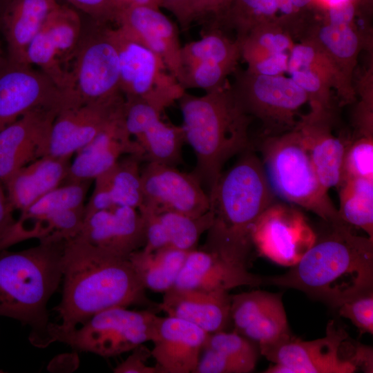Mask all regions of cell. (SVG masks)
<instances>
[{
    "instance_id": "31",
    "label": "cell",
    "mask_w": 373,
    "mask_h": 373,
    "mask_svg": "<svg viewBox=\"0 0 373 373\" xmlns=\"http://www.w3.org/2000/svg\"><path fill=\"white\" fill-rule=\"evenodd\" d=\"M252 95L259 104L273 111L296 109L306 100V92L291 79L261 75L254 81Z\"/></svg>"
},
{
    "instance_id": "16",
    "label": "cell",
    "mask_w": 373,
    "mask_h": 373,
    "mask_svg": "<svg viewBox=\"0 0 373 373\" xmlns=\"http://www.w3.org/2000/svg\"><path fill=\"white\" fill-rule=\"evenodd\" d=\"M126 130L144 153V161L176 166L185 143L182 126L164 122L162 111L144 101L124 98Z\"/></svg>"
},
{
    "instance_id": "20",
    "label": "cell",
    "mask_w": 373,
    "mask_h": 373,
    "mask_svg": "<svg viewBox=\"0 0 373 373\" xmlns=\"http://www.w3.org/2000/svg\"><path fill=\"white\" fill-rule=\"evenodd\" d=\"M115 23L129 37L160 57L180 84L183 70L178 28L159 8L128 7L119 12Z\"/></svg>"
},
{
    "instance_id": "3",
    "label": "cell",
    "mask_w": 373,
    "mask_h": 373,
    "mask_svg": "<svg viewBox=\"0 0 373 373\" xmlns=\"http://www.w3.org/2000/svg\"><path fill=\"white\" fill-rule=\"evenodd\" d=\"M241 154L209 195L212 222L201 249L248 267L252 228L276 196L256 154L251 148Z\"/></svg>"
},
{
    "instance_id": "9",
    "label": "cell",
    "mask_w": 373,
    "mask_h": 373,
    "mask_svg": "<svg viewBox=\"0 0 373 373\" xmlns=\"http://www.w3.org/2000/svg\"><path fill=\"white\" fill-rule=\"evenodd\" d=\"M119 61V90L124 98L137 99L163 112L186 91L155 53L109 26Z\"/></svg>"
},
{
    "instance_id": "1",
    "label": "cell",
    "mask_w": 373,
    "mask_h": 373,
    "mask_svg": "<svg viewBox=\"0 0 373 373\" xmlns=\"http://www.w3.org/2000/svg\"><path fill=\"white\" fill-rule=\"evenodd\" d=\"M313 245L285 274L263 284L300 290L333 307L372 292L373 239L354 234L345 222H325Z\"/></svg>"
},
{
    "instance_id": "25",
    "label": "cell",
    "mask_w": 373,
    "mask_h": 373,
    "mask_svg": "<svg viewBox=\"0 0 373 373\" xmlns=\"http://www.w3.org/2000/svg\"><path fill=\"white\" fill-rule=\"evenodd\" d=\"M70 159V157L46 155L15 173L3 185L14 210L22 212L46 193L64 184Z\"/></svg>"
},
{
    "instance_id": "39",
    "label": "cell",
    "mask_w": 373,
    "mask_h": 373,
    "mask_svg": "<svg viewBox=\"0 0 373 373\" xmlns=\"http://www.w3.org/2000/svg\"><path fill=\"white\" fill-rule=\"evenodd\" d=\"M204 349L194 373H247L242 365L224 354L209 347Z\"/></svg>"
},
{
    "instance_id": "5",
    "label": "cell",
    "mask_w": 373,
    "mask_h": 373,
    "mask_svg": "<svg viewBox=\"0 0 373 373\" xmlns=\"http://www.w3.org/2000/svg\"><path fill=\"white\" fill-rule=\"evenodd\" d=\"M178 102L185 142L196 156L192 173L209 197L225 162L250 148L245 118L239 105L218 88L200 97L185 91Z\"/></svg>"
},
{
    "instance_id": "54",
    "label": "cell",
    "mask_w": 373,
    "mask_h": 373,
    "mask_svg": "<svg viewBox=\"0 0 373 373\" xmlns=\"http://www.w3.org/2000/svg\"><path fill=\"white\" fill-rule=\"evenodd\" d=\"M277 8H279L283 12L289 14L292 12L293 4L291 0H276Z\"/></svg>"
},
{
    "instance_id": "7",
    "label": "cell",
    "mask_w": 373,
    "mask_h": 373,
    "mask_svg": "<svg viewBox=\"0 0 373 373\" xmlns=\"http://www.w3.org/2000/svg\"><path fill=\"white\" fill-rule=\"evenodd\" d=\"M159 319L151 310L112 307L95 314L70 330L61 329L50 323L49 342L58 341L103 357L115 356L151 341Z\"/></svg>"
},
{
    "instance_id": "4",
    "label": "cell",
    "mask_w": 373,
    "mask_h": 373,
    "mask_svg": "<svg viewBox=\"0 0 373 373\" xmlns=\"http://www.w3.org/2000/svg\"><path fill=\"white\" fill-rule=\"evenodd\" d=\"M66 242L43 240L21 251H0V316L28 325L37 347L50 344L47 305L62 279Z\"/></svg>"
},
{
    "instance_id": "12",
    "label": "cell",
    "mask_w": 373,
    "mask_h": 373,
    "mask_svg": "<svg viewBox=\"0 0 373 373\" xmlns=\"http://www.w3.org/2000/svg\"><path fill=\"white\" fill-rule=\"evenodd\" d=\"M141 182L143 202L140 208L156 213L175 212L191 217L200 216L210 209L209 195L192 172L146 162L141 166Z\"/></svg>"
},
{
    "instance_id": "46",
    "label": "cell",
    "mask_w": 373,
    "mask_h": 373,
    "mask_svg": "<svg viewBox=\"0 0 373 373\" xmlns=\"http://www.w3.org/2000/svg\"><path fill=\"white\" fill-rule=\"evenodd\" d=\"M287 55L283 52L273 53L269 57L258 63L256 68L262 75H276L287 69Z\"/></svg>"
},
{
    "instance_id": "35",
    "label": "cell",
    "mask_w": 373,
    "mask_h": 373,
    "mask_svg": "<svg viewBox=\"0 0 373 373\" xmlns=\"http://www.w3.org/2000/svg\"><path fill=\"white\" fill-rule=\"evenodd\" d=\"M204 347L214 350L234 360L242 365L247 372L255 369L258 358V345L235 331L231 333L221 331L210 334Z\"/></svg>"
},
{
    "instance_id": "52",
    "label": "cell",
    "mask_w": 373,
    "mask_h": 373,
    "mask_svg": "<svg viewBox=\"0 0 373 373\" xmlns=\"http://www.w3.org/2000/svg\"><path fill=\"white\" fill-rule=\"evenodd\" d=\"M240 3L255 13L271 15L277 8L276 0H239Z\"/></svg>"
},
{
    "instance_id": "45",
    "label": "cell",
    "mask_w": 373,
    "mask_h": 373,
    "mask_svg": "<svg viewBox=\"0 0 373 373\" xmlns=\"http://www.w3.org/2000/svg\"><path fill=\"white\" fill-rule=\"evenodd\" d=\"M314 57V51L311 47L301 45L295 46L288 62L289 72L309 68Z\"/></svg>"
},
{
    "instance_id": "21",
    "label": "cell",
    "mask_w": 373,
    "mask_h": 373,
    "mask_svg": "<svg viewBox=\"0 0 373 373\" xmlns=\"http://www.w3.org/2000/svg\"><path fill=\"white\" fill-rule=\"evenodd\" d=\"M209 335L187 321L160 317L151 350L159 373H194Z\"/></svg>"
},
{
    "instance_id": "10",
    "label": "cell",
    "mask_w": 373,
    "mask_h": 373,
    "mask_svg": "<svg viewBox=\"0 0 373 373\" xmlns=\"http://www.w3.org/2000/svg\"><path fill=\"white\" fill-rule=\"evenodd\" d=\"M83 32L78 13L66 6L59 5L28 46L26 64L38 66L66 92L71 84L68 65L72 63Z\"/></svg>"
},
{
    "instance_id": "57",
    "label": "cell",
    "mask_w": 373,
    "mask_h": 373,
    "mask_svg": "<svg viewBox=\"0 0 373 373\" xmlns=\"http://www.w3.org/2000/svg\"><path fill=\"white\" fill-rule=\"evenodd\" d=\"M328 1L332 3V5H334V4H336V3H338L345 1H347V0H328Z\"/></svg>"
},
{
    "instance_id": "15",
    "label": "cell",
    "mask_w": 373,
    "mask_h": 373,
    "mask_svg": "<svg viewBox=\"0 0 373 373\" xmlns=\"http://www.w3.org/2000/svg\"><path fill=\"white\" fill-rule=\"evenodd\" d=\"M124 102L119 93L59 111L52 125L47 155L71 157L123 113Z\"/></svg>"
},
{
    "instance_id": "13",
    "label": "cell",
    "mask_w": 373,
    "mask_h": 373,
    "mask_svg": "<svg viewBox=\"0 0 373 373\" xmlns=\"http://www.w3.org/2000/svg\"><path fill=\"white\" fill-rule=\"evenodd\" d=\"M66 93L41 70L7 61L0 64V131L36 108L61 111L68 106Z\"/></svg>"
},
{
    "instance_id": "32",
    "label": "cell",
    "mask_w": 373,
    "mask_h": 373,
    "mask_svg": "<svg viewBox=\"0 0 373 373\" xmlns=\"http://www.w3.org/2000/svg\"><path fill=\"white\" fill-rule=\"evenodd\" d=\"M157 214L164 226L169 245L184 251L196 249L202 234L207 231L212 222L210 209L198 217L175 212Z\"/></svg>"
},
{
    "instance_id": "26",
    "label": "cell",
    "mask_w": 373,
    "mask_h": 373,
    "mask_svg": "<svg viewBox=\"0 0 373 373\" xmlns=\"http://www.w3.org/2000/svg\"><path fill=\"white\" fill-rule=\"evenodd\" d=\"M59 5L57 0H10L1 12L8 61L26 64L28 46Z\"/></svg>"
},
{
    "instance_id": "42",
    "label": "cell",
    "mask_w": 373,
    "mask_h": 373,
    "mask_svg": "<svg viewBox=\"0 0 373 373\" xmlns=\"http://www.w3.org/2000/svg\"><path fill=\"white\" fill-rule=\"evenodd\" d=\"M132 353L118 364L113 372L115 373H159L157 367L147 365L151 352L141 344L131 350Z\"/></svg>"
},
{
    "instance_id": "38",
    "label": "cell",
    "mask_w": 373,
    "mask_h": 373,
    "mask_svg": "<svg viewBox=\"0 0 373 373\" xmlns=\"http://www.w3.org/2000/svg\"><path fill=\"white\" fill-rule=\"evenodd\" d=\"M339 314L346 318L361 332L373 334V294L360 296L339 307Z\"/></svg>"
},
{
    "instance_id": "14",
    "label": "cell",
    "mask_w": 373,
    "mask_h": 373,
    "mask_svg": "<svg viewBox=\"0 0 373 373\" xmlns=\"http://www.w3.org/2000/svg\"><path fill=\"white\" fill-rule=\"evenodd\" d=\"M316 233L298 210L275 202L258 218L251 231L253 247L283 266H292L313 245Z\"/></svg>"
},
{
    "instance_id": "56",
    "label": "cell",
    "mask_w": 373,
    "mask_h": 373,
    "mask_svg": "<svg viewBox=\"0 0 373 373\" xmlns=\"http://www.w3.org/2000/svg\"><path fill=\"white\" fill-rule=\"evenodd\" d=\"M10 1V0H0V12Z\"/></svg>"
},
{
    "instance_id": "28",
    "label": "cell",
    "mask_w": 373,
    "mask_h": 373,
    "mask_svg": "<svg viewBox=\"0 0 373 373\" xmlns=\"http://www.w3.org/2000/svg\"><path fill=\"white\" fill-rule=\"evenodd\" d=\"M144 159L136 155L122 157L111 168L94 180L108 193L115 206L138 209L143 202L141 164Z\"/></svg>"
},
{
    "instance_id": "55",
    "label": "cell",
    "mask_w": 373,
    "mask_h": 373,
    "mask_svg": "<svg viewBox=\"0 0 373 373\" xmlns=\"http://www.w3.org/2000/svg\"><path fill=\"white\" fill-rule=\"evenodd\" d=\"M294 6L296 7H303L307 4L311 0H291Z\"/></svg>"
},
{
    "instance_id": "18",
    "label": "cell",
    "mask_w": 373,
    "mask_h": 373,
    "mask_svg": "<svg viewBox=\"0 0 373 373\" xmlns=\"http://www.w3.org/2000/svg\"><path fill=\"white\" fill-rule=\"evenodd\" d=\"M75 238L108 254L128 258L145 245V223L138 209L115 206L85 214Z\"/></svg>"
},
{
    "instance_id": "51",
    "label": "cell",
    "mask_w": 373,
    "mask_h": 373,
    "mask_svg": "<svg viewBox=\"0 0 373 373\" xmlns=\"http://www.w3.org/2000/svg\"><path fill=\"white\" fill-rule=\"evenodd\" d=\"M221 3L222 0H197L195 21L202 23L209 14L215 13Z\"/></svg>"
},
{
    "instance_id": "8",
    "label": "cell",
    "mask_w": 373,
    "mask_h": 373,
    "mask_svg": "<svg viewBox=\"0 0 373 373\" xmlns=\"http://www.w3.org/2000/svg\"><path fill=\"white\" fill-rule=\"evenodd\" d=\"M108 28L106 23L94 21L93 27L84 30L70 68L69 107L122 93L118 52Z\"/></svg>"
},
{
    "instance_id": "40",
    "label": "cell",
    "mask_w": 373,
    "mask_h": 373,
    "mask_svg": "<svg viewBox=\"0 0 373 373\" xmlns=\"http://www.w3.org/2000/svg\"><path fill=\"white\" fill-rule=\"evenodd\" d=\"M88 15L94 21L108 24L115 22L119 12L115 0H66Z\"/></svg>"
},
{
    "instance_id": "43",
    "label": "cell",
    "mask_w": 373,
    "mask_h": 373,
    "mask_svg": "<svg viewBox=\"0 0 373 373\" xmlns=\"http://www.w3.org/2000/svg\"><path fill=\"white\" fill-rule=\"evenodd\" d=\"M197 0H161V8L171 12L183 30L195 21Z\"/></svg>"
},
{
    "instance_id": "6",
    "label": "cell",
    "mask_w": 373,
    "mask_h": 373,
    "mask_svg": "<svg viewBox=\"0 0 373 373\" xmlns=\"http://www.w3.org/2000/svg\"><path fill=\"white\" fill-rule=\"evenodd\" d=\"M260 151L276 196L313 212L325 222H345L318 179L301 134L269 139Z\"/></svg>"
},
{
    "instance_id": "48",
    "label": "cell",
    "mask_w": 373,
    "mask_h": 373,
    "mask_svg": "<svg viewBox=\"0 0 373 373\" xmlns=\"http://www.w3.org/2000/svg\"><path fill=\"white\" fill-rule=\"evenodd\" d=\"M291 75V79L305 91L316 92L320 88L319 78L309 68L294 71Z\"/></svg>"
},
{
    "instance_id": "33",
    "label": "cell",
    "mask_w": 373,
    "mask_h": 373,
    "mask_svg": "<svg viewBox=\"0 0 373 373\" xmlns=\"http://www.w3.org/2000/svg\"><path fill=\"white\" fill-rule=\"evenodd\" d=\"M90 184V181L64 182L21 212L19 218L39 217L57 211L84 206Z\"/></svg>"
},
{
    "instance_id": "2",
    "label": "cell",
    "mask_w": 373,
    "mask_h": 373,
    "mask_svg": "<svg viewBox=\"0 0 373 373\" xmlns=\"http://www.w3.org/2000/svg\"><path fill=\"white\" fill-rule=\"evenodd\" d=\"M61 281V299L55 307L61 319L56 325L61 329L77 327L109 308L149 304L146 289L128 258L77 238L65 243Z\"/></svg>"
},
{
    "instance_id": "19",
    "label": "cell",
    "mask_w": 373,
    "mask_h": 373,
    "mask_svg": "<svg viewBox=\"0 0 373 373\" xmlns=\"http://www.w3.org/2000/svg\"><path fill=\"white\" fill-rule=\"evenodd\" d=\"M231 319L235 332L258 347L291 334L281 295L254 290L231 295Z\"/></svg>"
},
{
    "instance_id": "44",
    "label": "cell",
    "mask_w": 373,
    "mask_h": 373,
    "mask_svg": "<svg viewBox=\"0 0 373 373\" xmlns=\"http://www.w3.org/2000/svg\"><path fill=\"white\" fill-rule=\"evenodd\" d=\"M15 211L8 201L4 186L0 182V246L15 224Z\"/></svg>"
},
{
    "instance_id": "23",
    "label": "cell",
    "mask_w": 373,
    "mask_h": 373,
    "mask_svg": "<svg viewBox=\"0 0 373 373\" xmlns=\"http://www.w3.org/2000/svg\"><path fill=\"white\" fill-rule=\"evenodd\" d=\"M163 294L157 309L187 321L209 334L224 331L231 320V298L227 291L173 286Z\"/></svg>"
},
{
    "instance_id": "24",
    "label": "cell",
    "mask_w": 373,
    "mask_h": 373,
    "mask_svg": "<svg viewBox=\"0 0 373 373\" xmlns=\"http://www.w3.org/2000/svg\"><path fill=\"white\" fill-rule=\"evenodd\" d=\"M263 284L262 278L220 256L202 249L189 251L174 286L227 291L241 286Z\"/></svg>"
},
{
    "instance_id": "29",
    "label": "cell",
    "mask_w": 373,
    "mask_h": 373,
    "mask_svg": "<svg viewBox=\"0 0 373 373\" xmlns=\"http://www.w3.org/2000/svg\"><path fill=\"white\" fill-rule=\"evenodd\" d=\"M301 136L322 186L327 191L338 188L348 144L326 133L307 132Z\"/></svg>"
},
{
    "instance_id": "47",
    "label": "cell",
    "mask_w": 373,
    "mask_h": 373,
    "mask_svg": "<svg viewBox=\"0 0 373 373\" xmlns=\"http://www.w3.org/2000/svg\"><path fill=\"white\" fill-rule=\"evenodd\" d=\"M354 348L350 358L351 362L357 368L360 367L365 372H373L372 348L361 344H358Z\"/></svg>"
},
{
    "instance_id": "34",
    "label": "cell",
    "mask_w": 373,
    "mask_h": 373,
    "mask_svg": "<svg viewBox=\"0 0 373 373\" xmlns=\"http://www.w3.org/2000/svg\"><path fill=\"white\" fill-rule=\"evenodd\" d=\"M231 57V52L227 41L211 32L204 33L201 39L185 44L181 49L183 70L202 63L227 65Z\"/></svg>"
},
{
    "instance_id": "50",
    "label": "cell",
    "mask_w": 373,
    "mask_h": 373,
    "mask_svg": "<svg viewBox=\"0 0 373 373\" xmlns=\"http://www.w3.org/2000/svg\"><path fill=\"white\" fill-rule=\"evenodd\" d=\"M259 44L271 54L283 52L289 45V39L281 34L266 33L259 39Z\"/></svg>"
},
{
    "instance_id": "58",
    "label": "cell",
    "mask_w": 373,
    "mask_h": 373,
    "mask_svg": "<svg viewBox=\"0 0 373 373\" xmlns=\"http://www.w3.org/2000/svg\"><path fill=\"white\" fill-rule=\"evenodd\" d=\"M1 51H0V64H1Z\"/></svg>"
},
{
    "instance_id": "36",
    "label": "cell",
    "mask_w": 373,
    "mask_h": 373,
    "mask_svg": "<svg viewBox=\"0 0 373 373\" xmlns=\"http://www.w3.org/2000/svg\"><path fill=\"white\" fill-rule=\"evenodd\" d=\"M353 178L373 180V142L370 137L347 145L342 181Z\"/></svg>"
},
{
    "instance_id": "53",
    "label": "cell",
    "mask_w": 373,
    "mask_h": 373,
    "mask_svg": "<svg viewBox=\"0 0 373 373\" xmlns=\"http://www.w3.org/2000/svg\"><path fill=\"white\" fill-rule=\"evenodd\" d=\"M119 12L131 6H149L161 8V0H115ZM119 14V13H118Z\"/></svg>"
},
{
    "instance_id": "49",
    "label": "cell",
    "mask_w": 373,
    "mask_h": 373,
    "mask_svg": "<svg viewBox=\"0 0 373 373\" xmlns=\"http://www.w3.org/2000/svg\"><path fill=\"white\" fill-rule=\"evenodd\" d=\"M354 12V7L348 0L332 5L329 12L331 23L348 25L353 18Z\"/></svg>"
},
{
    "instance_id": "30",
    "label": "cell",
    "mask_w": 373,
    "mask_h": 373,
    "mask_svg": "<svg viewBox=\"0 0 373 373\" xmlns=\"http://www.w3.org/2000/svg\"><path fill=\"white\" fill-rule=\"evenodd\" d=\"M341 218L373 239V180L347 178L338 186Z\"/></svg>"
},
{
    "instance_id": "22",
    "label": "cell",
    "mask_w": 373,
    "mask_h": 373,
    "mask_svg": "<svg viewBox=\"0 0 373 373\" xmlns=\"http://www.w3.org/2000/svg\"><path fill=\"white\" fill-rule=\"evenodd\" d=\"M75 153L65 182L95 180L124 155H136L144 160L142 149L126 130L124 111Z\"/></svg>"
},
{
    "instance_id": "11",
    "label": "cell",
    "mask_w": 373,
    "mask_h": 373,
    "mask_svg": "<svg viewBox=\"0 0 373 373\" xmlns=\"http://www.w3.org/2000/svg\"><path fill=\"white\" fill-rule=\"evenodd\" d=\"M347 338V332L330 321L323 338L307 341L289 334L259 347V351L272 363L288 367L290 373H352L357 367L342 354Z\"/></svg>"
},
{
    "instance_id": "17",
    "label": "cell",
    "mask_w": 373,
    "mask_h": 373,
    "mask_svg": "<svg viewBox=\"0 0 373 373\" xmlns=\"http://www.w3.org/2000/svg\"><path fill=\"white\" fill-rule=\"evenodd\" d=\"M58 113L52 108H36L0 131L3 185L18 170L47 155L52 125Z\"/></svg>"
},
{
    "instance_id": "37",
    "label": "cell",
    "mask_w": 373,
    "mask_h": 373,
    "mask_svg": "<svg viewBox=\"0 0 373 373\" xmlns=\"http://www.w3.org/2000/svg\"><path fill=\"white\" fill-rule=\"evenodd\" d=\"M319 37L332 52L341 58L351 57L358 46L357 37L348 25L331 23L321 30Z\"/></svg>"
},
{
    "instance_id": "41",
    "label": "cell",
    "mask_w": 373,
    "mask_h": 373,
    "mask_svg": "<svg viewBox=\"0 0 373 373\" xmlns=\"http://www.w3.org/2000/svg\"><path fill=\"white\" fill-rule=\"evenodd\" d=\"M145 223L146 242L142 249L148 253L169 246V240L159 215L144 208L138 209Z\"/></svg>"
},
{
    "instance_id": "27",
    "label": "cell",
    "mask_w": 373,
    "mask_h": 373,
    "mask_svg": "<svg viewBox=\"0 0 373 373\" xmlns=\"http://www.w3.org/2000/svg\"><path fill=\"white\" fill-rule=\"evenodd\" d=\"M189 251L169 245L150 253L139 249L128 259L145 289L164 293L174 286Z\"/></svg>"
}]
</instances>
